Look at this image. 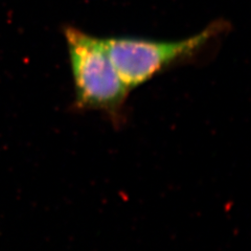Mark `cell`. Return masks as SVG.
Segmentation results:
<instances>
[{"mask_svg": "<svg viewBox=\"0 0 251 251\" xmlns=\"http://www.w3.org/2000/svg\"><path fill=\"white\" fill-rule=\"evenodd\" d=\"M225 19H217L199 33L180 40L139 37L107 38L108 51L123 83L131 91L169 67L198 57L229 30Z\"/></svg>", "mask_w": 251, "mask_h": 251, "instance_id": "6da1fadb", "label": "cell"}, {"mask_svg": "<svg viewBox=\"0 0 251 251\" xmlns=\"http://www.w3.org/2000/svg\"><path fill=\"white\" fill-rule=\"evenodd\" d=\"M75 93L81 109L119 111L130 90L110 59L107 40L67 25L63 29Z\"/></svg>", "mask_w": 251, "mask_h": 251, "instance_id": "7a4b0ae2", "label": "cell"}]
</instances>
